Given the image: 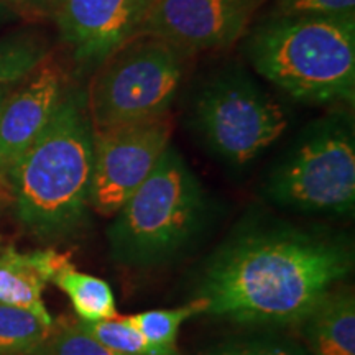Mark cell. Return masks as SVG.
<instances>
[{"label":"cell","mask_w":355,"mask_h":355,"mask_svg":"<svg viewBox=\"0 0 355 355\" xmlns=\"http://www.w3.org/2000/svg\"><path fill=\"white\" fill-rule=\"evenodd\" d=\"M183 74L184 55L133 35L96 66L84 104L92 132L170 114Z\"/></svg>","instance_id":"6"},{"label":"cell","mask_w":355,"mask_h":355,"mask_svg":"<svg viewBox=\"0 0 355 355\" xmlns=\"http://www.w3.org/2000/svg\"><path fill=\"white\" fill-rule=\"evenodd\" d=\"M66 94L64 78L55 64L43 63L8 92L0 105V175L37 140Z\"/></svg>","instance_id":"10"},{"label":"cell","mask_w":355,"mask_h":355,"mask_svg":"<svg viewBox=\"0 0 355 355\" xmlns=\"http://www.w3.org/2000/svg\"><path fill=\"white\" fill-rule=\"evenodd\" d=\"M155 2H157V0H137V10H139V24H140V20L144 19L146 10H148V8L152 7Z\"/></svg>","instance_id":"22"},{"label":"cell","mask_w":355,"mask_h":355,"mask_svg":"<svg viewBox=\"0 0 355 355\" xmlns=\"http://www.w3.org/2000/svg\"><path fill=\"white\" fill-rule=\"evenodd\" d=\"M170 114L148 121L92 132V175L89 207L114 217L171 145Z\"/></svg>","instance_id":"8"},{"label":"cell","mask_w":355,"mask_h":355,"mask_svg":"<svg viewBox=\"0 0 355 355\" xmlns=\"http://www.w3.org/2000/svg\"><path fill=\"white\" fill-rule=\"evenodd\" d=\"M37 355H121L97 343L83 329L79 321L53 331Z\"/></svg>","instance_id":"20"},{"label":"cell","mask_w":355,"mask_h":355,"mask_svg":"<svg viewBox=\"0 0 355 355\" xmlns=\"http://www.w3.org/2000/svg\"><path fill=\"white\" fill-rule=\"evenodd\" d=\"M266 0H157L133 35H148L181 53L234 46Z\"/></svg>","instance_id":"9"},{"label":"cell","mask_w":355,"mask_h":355,"mask_svg":"<svg viewBox=\"0 0 355 355\" xmlns=\"http://www.w3.org/2000/svg\"><path fill=\"white\" fill-rule=\"evenodd\" d=\"M189 121L204 146L234 168L259 158L288 127L282 105L239 68L217 71L204 81L191 102Z\"/></svg>","instance_id":"7"},{"label":"cell","mask_w":355,"mask_h":355,"mask_svg":"<svg viewBox=\"0 0 355 355\" xmlns=\"http://www.w3.org/2000/svg\"><path fill=\"white\" fill-rule=\"evenodd\" d=\"M69 257L55 250L24 252L8 247L0 252V304L20 308L53 324L43 301V291Z\"/></svg>","instance_id":"12"},{"label":"cell","mask_w":355,"mask_h":355,"mask_svg":"<svg viewBox=\"0 0 355 355\" xmlns=\"http://www.w3.org/2000/svg\"><path fill=\"white\" fill-rule=\"evenodd\" d=\"M201 181L170 145L150 176L112 217L110 259L127 268H153L178 259L204 225Z\"/></svg>","instance_id":"4"},{"label":"cell","mask_w":355,"mask_h":355,"mask_svg":"<svg viewBox=\"0 0 355 355\" xmlns=\"http://www.w3.org/2000/svg\"><path fill=\"white\" fill-rule=\"evenodd\" d=\"M58 26L74 58L97 66L135 33L137 0H61Z\"/></svg>","instance_id":"11"},{"label":"cell","mask_w":355,"mask_h":355,"mask_svg":"<svg viewBox=\"0 0 355 355\" xmlns=\"http://www.w3.org/2000/svg\"><path fill=\"white\" fill-rule=\"evenodd\" d=\"M300 324L311 355H355V298L350 288H332Z\"/></svg>","instance_id":"13"},{"label":"cell","mask_w":355,"mask_h":355,"mask_svg":"<svg viewBox=\"0 0 355 355\" xmlns=\"http://www.w3.org/2000/svg\"><path fill=\"white\" fill-rule=\"evenodd\" d=\"M206 301L194 298L191 303L180 306V308L152 309L127 318L150 343L162 349L178 352L176 339L180 336L181 326L191 318L206 314Z\"/></svg>","instance_id":"17"},{"label":"cell","mask_w":355,"mask_h":355,"mask_svg":"<svg viewBox=\"0 0 355 355\" xmlns=\"http://www.w3.org/2000/svg\"><path fill=\"white\" fill-rule=\"evenodd\" d=\"M354 268L345 239L293 227L259 225L229 239L207 260L194 298L207 316L239 324H300Z\"/></svg>","instance_id":"1"},{"label":"cell","mask_w":355,"mask_h":355,"mask_svg":"<svg viewBox=\"0 0 355 355\" xmlns=\"http://www.w3.org/2000/svg\"><path fill=\"white\" fill-rule=\"evenodd\" d=\"M2 3H10V6H17V7H28V6H35L38 0H0Z\"/></svg>","instance_id":"23"},{"label":"cell","mask_w":355,"mask_h":355,"mask_svg":"<svg viewBox=\"0 0 355 355\" xmlns=\"http://www.w3.org/2000/svg\"><path fill=\"white\" fill-rule=\"evenodd\" d=\"M252 68L291 99L352 104L355 15L266 17L247 35Z\"/></svg>","instance_id":"3"},{"label":"cell","mask_w":355,"mask_h":355,"mask_svg":"<svg viewBox=\"0 0 355 355\" xmlns=\"http://www.w3.org/2000/svg\"><path fill=\"white\" fill-rule=\"evenodd\" d=\"M201 355H311L304 345L283 337H242L216 344Z\"/></svg>","instance_id":"19"},{"label":"cell","mask_w":355,"mask_h":355,"mask_svg":"<svg viewBox=\"0 0 355 355\" xmlns=\"http://www.w3.org/2000/svg\"><path fill=\"white\" fill-rule=\"evenodd\" d=\"M3 12H6V7H3V3H2V2H0V19H2Z\"/></svg>","instance_id":"25"},{"label":"cell","mask_w":355,"mask_h":355,"mask_svg":"<svg viewBox=\"0 0 355 355\" xmlns=\"http://www.w3.org/2000/svg\"><path fill=\"white\" fill-rule=\"evenodd\" d=\"M51 283L68 296L79 321L99 322L119 316L114 291L105 279L79 272L69 263L53 277Z\"/></svg>","instance_id":"14"},{"label":"cell","mask_w":355,"mask_h":355,"mask_svg":"<svg viewBox=\"0 0 355 355\" xmlns=\"http://www.w3.org/2000/svg\"><path fill=\"white\" fill-rule=\"evenodd\" d=\"M8 92H10V91H8V89H6V87L2 86V84H0V105H2V102L7 97Z\"/></svg>","instance_id":"24"},{"label":"cell","mask_w":355,"mask_h":355,"mask_svg":"<svg viewBox=\"0 0 355 355\" xmlns=\"http://www.w3.org/2000/svg\"><path fill=\"white\" fill-rule=\"evenodd\" d=\"M53 331L37 314L0 304V355H37Z\"/></svg>","instance_id":"15"},{"label":"cell","mask_w":355,"mask_h":355,"mask_svg":"<svg viewBox=\"0 0 355 355\" xmlns=\"http://www.w3.org/2000/svg\"><path fill=\"white\" fill-rule=\"evenodd\" d=\"M81 327L97 343L121 355H178L150 343L127 316H117L99 322H83Z\"/></svg>","instance_id":"18"},{"label":"cell","mask_w":355,"mask_h":355,"mask_svg":"<svg viewBox=\"0 0 355 355\" xmlns=\"http://www.w3.org/2000/svg\"><path fill=\"white\" fill-rule=\"evenodd\" d=\"M92 128L81 97L66 92L51 121L7 173L20 224L46 242L83 230L89 217Z\"/></svg>","instance_id":"2"},{"label":"cell","mask_w":355,"mask_h":355,"mask_svg":"<svg viewBox=\"0 0 355 355\" xmlns=\"http://www.w3.org/2000/svg\"><path fill=\"white\" fill-rule=\"evenodd\" d=\"M270 15H355V0H275Z\"/></svg>","instance_id":"21"},{"label":"cell","mask_w":355,"mask_h":355,"mask_svg":"<svg viewBox=\"0 0 355 355\" xmlns=\"http://www.w3.org/2000/svg\"><path fill=\"white\" fill-rule=\"evenodd\" d=\"M265 198L306 216L349 217L355 207V139L347 115L309 123L268 173Z\"/></svg>","instance_id":"5"},{"label":"cell","mask_w":355,"mask_h":355,"mask_svg":"<svg viewBox=\"0 0 355 355\" xmlns=\"http://www.w3.org/2000/svg\"><path fill=\"white\" fill-rule=\"evenodd\" d=\"M46 42L35 33L0 38V84L12 91L44 63Z\"/></svg>","instance_id":"16"}]
</instances>
